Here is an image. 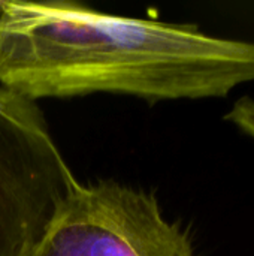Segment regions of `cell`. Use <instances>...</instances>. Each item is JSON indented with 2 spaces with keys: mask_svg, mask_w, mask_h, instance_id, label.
Segmentation results:
<instances>
[{
  "mask_svg": "<svg viewBox=\"0 0 254 256\" xmlns=\"http://www.w3.org/2000/svg\"><path fill=\"white\" fill-rule=\"evenodd\" d=\"M254 81V42L66 0L0 2V84L33 100L91 93L226 98Z\"/></svg>",
  "mask_w": 254,
  "mask_h": 256,
  "instance_id": "cell-1",
  "label": "cell"
},
{
  "mask_svg": "<svg viewBox=\"0 0 254 256\" xmlns=\"http://www.w3.org/2000/svg\"><path fill=\"white\" fill-rule=\"evenodd\" d=\"M81 183L36 100L0 87V256H31Z\"/></svg>",
  "mask_w": 254,
  "mask_h": 256,
  "instance_id": "cell-2",
  "label": "cell"
},
{
  "mask_svg": "<svg viewBox=\"0 0 254 256\" xmlns=\"http://www.w3.org/2000/svg\"><path fill=\"white\" fill-rule=\"evenodd\" d=\"M31 256H199L157 198L115 182L79 184Z\"/></svg>",
  "mask_w": 254,
  "mask_h": 256,
  "instance_id": "cell-3",
  "label": "cell"
},
{
  "mask_svg": "<svg viewBox=\"0 0 254 256\" xmlns=\"http://www.w3.org/2000/svg\"><path fill=\"white\" fill-rule=\"evenodd\" d=\"M226 120L238 126L241 130L254 138V99L250 96L240 98L231 111L226 114Z\"/></svg>",
  "mask_w": 254,
  "mask_h": 256,
  "instance_id": "cell-4",
  "label": "cell"
}]
</instances>
